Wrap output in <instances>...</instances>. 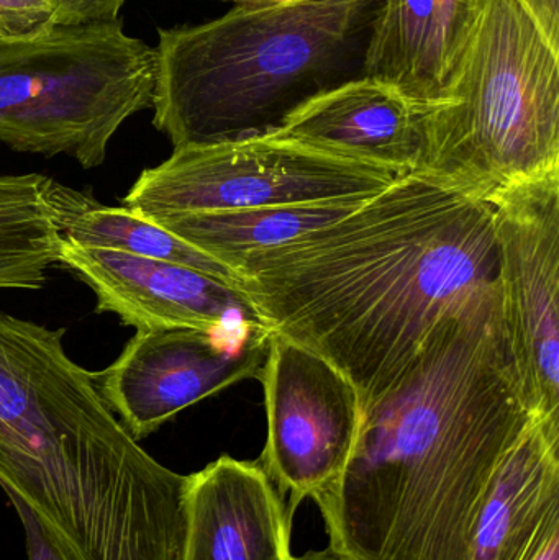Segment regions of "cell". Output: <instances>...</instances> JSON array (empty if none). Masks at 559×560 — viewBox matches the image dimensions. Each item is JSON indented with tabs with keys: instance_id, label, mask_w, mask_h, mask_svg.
Here are the masks:
<instances>
[{
	"instance_id": "1",
	"label": "cell",
	"mask_w": 559,
	"mask_h": 560,
	"mask_svg": "<svg viewBox=\"0 0 559 560\" xmlns=\"http://www.w3.org/2000/svg\"><path fill=\"white\" fill-rule=\"evenodd\" d=\"M236 272L269 331L343 372L363 411L443 318L501 290L491 203L422 171Z\"/></svg>"
},
{
	"instance_id": "2",
	"label": "cell",
	"mask_w": 559,
	"mask_h": 560,
	"mask_svg": "<svg viewBox=\"0 0 559 560\" xmlns=\"http://www.w3.org/2000/svg\"><path fill=\"white\" fill-rule=\"evenodd\" d=\"M534 418L499 290L443 318L363 411L347 467L312 499L328 546L353 560H471L482 503Z\"/></svg>"
},
{
	"instance_id": "3",
	"label": "cell",
	"mask_w": 559,
	"mask_h": 560,
	"mask_svg": "<svg viewBox=\"0 0 559 560\" xmlns=\"http://www.w3.org/2000/svg\"><path fill=\"white\" fill-rule=\"evenodd\" d=\"M62 338L0 312V486L68 560H180L189 476L138 444Z\"/></svg>"
},
{
	"instance_id": "4",
	"label": "cell",
	"mask_w": 559,
	"mask_h": 560,
	"mask_svg": "<svg viewBox=\"0 0 559 560\" xmlns=\"http://www.w3.org/2000/svg\"><path fill=\"white\" fill-rule=\"evenodd\" d=\"M383 0L233 7L160 30L153 125L177 148L275 133L299 107L363 78Z\"/></svg>"
},
{
	"instance_id": "5",
	"label": "cell",
	"mask_w": 559,
	"mask_h": 560,
	"mask_svg": "<svg viewBox=\"0 0 559 560\" xmlns=\"http://www.w3.org/2000/svg\"><path fill=\"white\" fill-rule=\"evenodd\" d=\"M422 173L489 202L559 173V49L515 0H485L465 48L429 102Z\"/></svg>"
},
{
	"instance_id": "6",
	"label": "cell",
	"mask_w": 559,
	"mask_h": 560,
	"mask_svg": "<svg viewBox=\"0 0 559 560\" xmlns=\"http://www.w3.org/2000/svg\"><path fill=\"white\" fill-rule=\"evenodd\" d=\"M154 78L156 49L120 20L0 39V143L101 166L121 125L153 105Z\"/></svg>"
},
{
	"instance_id": "7",
	"label": "cell",
	"mask_w": 559,
	"mask_h": 560,
	"mask_svg": "<svg viewBox=\"0 0 559 560\" xmlns=\"http://www.w3.org/2000/svg\"><path fill=\"white\" fill-rule=\"evenodd\" d=\"M406 174L271 133L232 143L177 148L166 161L140 174L124 202L127 209L156 220L366 199Z\"/></svg>"
},
{
	"instance_id": "8",
	"label": "cell",
	"mask_w": 559,
	"mask_h": 560,
	"mask_svg": "<svg viewBox=\"0 0 559 560\" xmlns=\"http://www.w3.org/2000/svg\"><path fill=\"white\" fill-rule=\"evenodd\" d=\"M268 436L261 466L294 515L353 454L363 405L350 378L312 349L271 331L263 368Z\"/></svg>"
},
{
	"instance_id": "9",
	"label": "cell",
	"mask_w": 559,
	"mask_h": 560,
	"mask_svg": "<svg viewBox=\"0 0 559 560\" xmlns=\"http://www.w3.org/2000/svg\"><path fill=\"white\" fill-rule=\"evenodd\" d=\"M505 323L525 400L559 418V173L491 197Z\"/></svg>"
},
{
	"instance_id": "10",
	"label": "cell",
	"mask_w": 559,
	"mask_h": 560,
	"mask_svg": "<svg viewBox=\"0 0 559 560\" xmlns=\"http://www.w3.org/2000/svg\"><path fill=\"white\" fill-rule=\"evenodd\" d=\"M268 328L137 331L121 354L94 374L108 407L140 441L176 415L238 382L261 377Z\"/></svg>"
},
{
	"instance_id": "11",
	"label": "cell",
	"mask_w": 559,
	"mask_h": 560,
	"mask_svg": "<svg viewBox=\"0 0 559 560\" xmlns=\"http://www.w3.org/2000/svg\"><path fill=\"white\" fill-rule=\"evenodd\" d=\"M59 265L91 287L98 313H115L137 331L268 328L238 285L196 269L82 246L62 236Z\"/></svg>"
},
{
	"instance_id": "12",
	"label": "cell",
	"mask_w": 559,
	"mask_h": 560,
	"mask_svg": "<svg viewBox=\"0 0 559 560\" xmlns=\"http://www.w3.org/2000/svg\"><path fill=\"white\" fill-rule=\"evenodd\" d=\"M429 102L358 78L305 102L275 135L400 173L422 171Z\"/></svg>"
},
{
	"instance_id": "13",
	"label": "cell",
	"mask_w": 559,
	"mask_h": 560,
	"mask_svg": "<svg viewBox=\"0 0 559 560\" xmlns=\"http://www.w3.org/2000/svg\"><path fill=\"white\" fill-rule=\"evenodd\" d=\"M291 526L261 463L222 456L189 476L180 560H292Z\"/></svg>"
},
{
	"instance_id": "14",
	"label": "cell",
	"mask_w": 559,
	"mask_h": 560,
	"mask_svg": "<svg viewBox=\"0 0 559 560\" xmlns=\"http://www.w3.org/2000/svg\"><path fill=\"white\" fill-rule=\"evenodd\" d=\"M559 533V418L535 417L482 503L471 560H532Z\"/></svg>"
},
{
	"instance_id": "15",
	"label": "cell",
	"mask_w": 559,
	"mask_h": 560,
	"mask_svg": "<svg viewBox=\"0 0 559 560\" xmlns=\"http://www.w3.org/2000/svg\"><path fill=\"white\" fill-rule=\"evenodd\" d=\"M366 199L286 203L229 212L167 217L153 222L236 272L248 259L275 252L322 226L345 219Z\"/></svg>"
},
{
	"instance_id": "16",
	"label": "cell",
	"mask_w": 559,
	"mask_h": 560,
	"mask_svg": "<svg viewBox=\"0 0 559 560\" xmlns=\"http://www.w3.org/2000/svg\"><path fill=\"white\" fill-rule=\"evenodd\" d=\"M48 196L59 233L69 242L184 266L233 285L242 282L235 271L202 249L127 207L102 206L88 194L53 179Z\"/></svg>"
},
{
	"instance_id": "17",
	"label": "cell",
	"mask_w": 559,
	"mask_h": 560,
	"mask_svg": "<svg viewBox=\"0 0 559 560\" xmlns=\"http://www.w3.org/2000/svg\"><path fill=\"white\" fill-rule=\"evenodd\" d=\"M363 78L396 85L417 101L440 98L446 82L440 0H383Z\"/></svg>"
},
{
	"instance_id": "18",
	"label": "cell",
	"mask_w": 559,
	"mask_h": 560,
	"mask_svg": "<svg viewBox=\"0 0 559 560\" xmlns=\"http://www.w3.org/2000/svg\"><path fill=\"white\" fill-rule=\"evenodd\" d=\"M43 174L0 176V289L39 290L59 265V233Z\"/></svg>"
},
{
	"instance_id": "19",
	"label": "cell",
	"mask_w": 559,
	"mask_h": 560,
	"mask_svg": "<svg viewBox=\"0 0 559 560\" xmlns=\"http://www.w3.org/2000/svg\"><path fill=\"white\" fill-rule=\"evenodd\" d=\"M55 25L48 0H0V39L38 35Z\"/></svg>"
},
{
	"instance_id": "20",
	"label": "cell",
	"mask_w": 559,
	"mask_h": 560,
	"mask_svg": "<svg viewBox=\"0 0 559 560\" xmlns=\"http://www.w3.org/2000/svg\"><path fill=\"white\" fill-rule=\"evenodd\" d=\"M482 2L485 0H440L446 75L475 28Z\"/></svg>"
},
{
	"instance_id": "21",
	"label": "cell",
	"mask_w": 559,
	"mask_h": 560,
	"mask_svg": "<svg viewBox=\"0 0 559 560\" xmlns=\"http://www.w3.org/2000/svg\"><path fill=\"white\" fill-rule=\"evenodd\" d=\"M56 25L78 26L117 22L127 0H48Z\"/></svg>"
},
{
	"instance_id": "22",
	"label": "cell",
	"mask_w": 559,
	"mask_h": 560,
	"mask_svg": "<svg viewBox=\"0 0 559 560\" xmlns=\"http://www.w3.org/2000/svg\"><path fill=\"white\" fill-rule=\"evenodd\" d=\"M13 509L19 513L22 522L23 532H25L26 558L28 560H68L65 558L58 546L46 535L45 529L39 525L28 506L20 502L16 497L9 495Z\"/></svg>"
},
{
	"instance_id": "23",
	"label": "cell",
	"mask_w": 559,
	"mask_h": 560,
	"mask_svg": "<svg viewBox=\"0 0 559 560\" xmlns=\"http://www.w3.org/2000/svg\"><path fill=\"white\" fill-rule=\"evenodd\" d=\"M545 38L559 49V0H515Z\"/></svg>"
},
{
	"instance_id": "24",
	"label": "cell",
	"mask_w": 559,
	"mask_h": 560,
	"mask_svg": "<svg viewBox=\"0 0 559 560\" xmlns=\"http://www.w3.org/2000/svg\"><path fill=\"white\" fill-rule=\"evenodd\" d=\"M292 560H353L348 558L343 552L338 551V549L331 548L328 546L327 549H321V551H308L305 552L301 558H294Z\"/></svg>"
},
{
	"instance_id": "25",
	"label": "cell",
	"mask_w": 559,
	"mask_h": 560,
	"mask_svg": "<svg viewBox=\"0 0 559 560\" xmlns=\"http://www.w3.org/2000/svg\"><path fill=\"white\" fill-rule=\"evenodd\" d=\"M532 560H559V533L548 539L547 545L540 549L537 556Z\"/></svg>"
},
{
	"instance_id": "26",
	"label": "cell",
	"mask_w": 559,
	"mask_h": 560,
	"mask_svg": "<svg viewBox=\"0 0 559 560\" xmlns=\"http://www.w3.org/2000/svg\"><path fill=\"white\" fill-rule=\"evenodd\" d=\"M236 7H252V9H258V7H275L282 5V3L294 2V0H232Z\"/></svg>"
}]
</instances>
